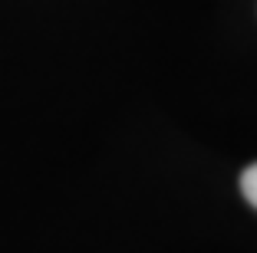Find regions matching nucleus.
I'll return each mask as SVG.
<instances>
[{"instance_id":"nucleus-1","label":"nucleus","mask_w":257,"mask_h":253,"mask_svg":"<svg viewBox=\"0 0 257 253\" xmlns=\"http://www.w3.org/2000/svg\"><path fill=\"white\" fill-rule=\"evenodd\" d=\"M241 191H244V197L257 207V164H250L247 171L241 174Z\"/></svg>"}]
</instances>
